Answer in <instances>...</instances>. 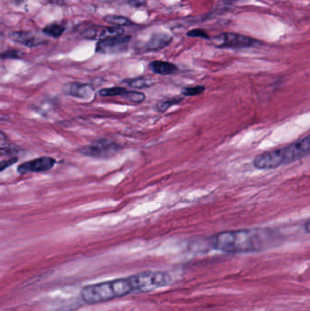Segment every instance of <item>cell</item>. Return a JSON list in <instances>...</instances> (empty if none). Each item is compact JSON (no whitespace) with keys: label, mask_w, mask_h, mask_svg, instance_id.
Segmentation results:
<instances>
[{"label":"cell","mask_w":310,"mask_h":311,"mask_svg":"<svg viewBox=\"0 0 310 311\" xmlns=\"http://www.w3.org/2000/svg\"><path fill=\"white\" fill-rule=\"evenodd\" d=\"M281 238L274 229L255 228L219 232L208 238V243L214 250L225 253H251L270 249Z\"/></svg>","instance_id":"6da1fadb"},{"label":"cell","mask_w":310,"mask_h":311,"mask_svg":"<svg viewBox=\"0 0 310 311\" xmlns=\"http://www.w3.org/2000/svg\"><path fill=\"white\" fill-rule=\"evenodd\" d=\"M310 156V134L285 147L272 149L257 156L253 167L259 170H270Z\"/></svg>","instance_id":"7a4b0ae2"},{"label":"cell","mask_w":310,"mask_h":311,"mask_svg":"<svg viewBox=\"0 0 310 311\" xmlns=\"http://www.w3.org/2000/svg\"><path fill=\"white\" fill-rule=\"evenodd\" d=\"M135 293L129 277L97 283L82 288L80 297L87 305L107 302Z\"/></svg>","instance_id":"3957f363"},{"label":"cell","mask_w":310,"mask_h":311,"mask_svg":"<svg viewBox=\"0 0 310 311\" xmlns=\"http://www.w3.org/2000/svg\"><path fill=\"white\" fill-rule=\"evenodd\" d=\"M135 292H150L170 285L172 278L165 271L147 270L129 276Z\"/></svg>","instance_id":"277c9868"},{"label":"cell","mask_w":310,"mask_h":311,"mask_svg":"<svg viewBox=\"0 0 310 311\" xmlns=\"http://www.w3.org/2000/svg\"><path fill=\"white\" fill-rule=\"evenodd\" d=\"M122 147L119 146V144L111 141L109 139H98L93 143L81 147L78 151L82 155L95 158V159H100V160H108L117 155Z\"/></svg>","instance_id":"5b68a950"},{"label":"cell","mask_w":310,"mask_h":311,"mask_svg":"<svg viewBox=\"0 0 310 311\" xmlns=\"http://www.w3.org/2000/svg\"><path fill=\"white\" fill-rule=\"evenodd\" d=\"M214 44L218 48H247L257 43V41L237 33H222L213 39Z\"/></svg>","instance_id":"8992f818"},{"label":"cell","mask_w":310,"mask_h":311,"mask_svg":"<svg viewBox=\"0 0 310 311\" xmlns=\"http://www.w3.org/2000/svg\"><path fill=\"white\" fill-rule=\"evenodd\" d=\"M130 40V36L107 37L98 42L96 47V51L101 54L119 53L127 49Z\"/></svg>","instance_id":"52a82bcc"},{"label":"cell","mask_w":310,"mask_h":311,"mask_svg":"<svg viewBox=\"0 0 310 311\" xmlns=\"http://www.w3.org/2000/svg\"><path fill=\"white\" fill-rule=\"evenodd\" d=\"M125 30L120 27H103L98 25L90 26L82 32V37L91 40H103L105 38L117 36H122Z\"/></svg>","instance_id":"ba28073f"},{"label":"cell","mask_w":310,"mask_h":311,"mask_svg":"<svg viewBox=\"0 0 310 311\" xmlns=\"http://www.w3.org/2000/svg\"><path fill=\"white\" fill-rule=\"evenodd\" d=\"M56 164V160L51 157H39L35 160L25 161L24 163L20 164L17 168V172L19 174H27V173H41V172L49 171L54 168Z\"/></svg>","instance_id":"9c48e42d"},{"label":"cell","mask_w":310,"mask_h":311,"mask_svg":"<svg viewBox=\"0 0 310 311\" xmlns=\"http://www.w3.org/2000/svg\"><path fill=\"white\" fill-rule=\"evenodd\" d=\"M98 94L101 97H122L123 98L127 99L128 101L135 104L143 102L146 99V96L142 92L139 91H129L124 87L116 86V87H110V88H103L99 90Z\"/></svg>","instance_id":"30bf717a"},{"label":"cell","mask_w":310,"mask_h":311,"mask_svg":"<svg viewBox=\"0 0 310 311\" xmlns=\"http://www.w3.org/2000/svg\"><path fill=\"white\" fill-rule=\"evenodd\" d=\"M67 94L72 96L73 98H79L87 100L93 97L95 90L93 86L90 84H83V83H70L67 86L65 90Z\"/></svg>","instance_id":"8fae6325"},{"label":"cell","mask_w":310,"mask_h":311,"mask_svg":"<svg viewBox=\"0 0 310 311\" xmlns=\"http://www.w3.org/2000/svg\"><path fill=\"white\" fill-rule=\"evenodd\" d=\"M9 38L14 42H16L21 45L26 46L28 48H33L42 44L44 40L40 37H37L29 31H16L9 35Z\"/></svg>","instance_id":"7c38bea8"},{"label":"cell","mask_w":310,"mask_h":311,"mask_svg":"<svg viewBox=\"0 0 310 311\" xmlns=\"http://www.w3.org/2000/svg\"><path fill=\"white\" fill-rule=\"evenodd\" d=\"M172 37L167 34H156L147 41L145 49L149 51L163 49L171 42Z\"/></svg>","instance_id":"4fadbf2b"},{"label":"cell","mask_w":310,"mask_h":311,"mask_svg":"<svg viewBox=\"0 0 310 311\" xmlns=\"http://www.w3.org/2000/svg\"><path fill=\"white\" fill-rule=\"evenodd\" d=\"M149 69L156 74L167 76V75H173L178 72V66L175 64H172L170 62L166 61H153L149 64Z\"/></svg>","instance_id":"5bb4252c"},{"label":"cell","mask_w":310,"mask_h":311,"mask_svg":"<svg viewBox=\"0 0 310 311\" xmlns=\"http://www.w3.org/2000/svg\"><path fill=\"white\" fill-rule=\"evenodd\" d=\"M125 83L127 84L128 86H131L132 88H135V90L147 88V87H150L153 85H155V82L153 81L152 79L143 78V77L128 79L127 81H125Z\"/></svg>","instance_id":"9a60e30c"},{"label":"cell","mask_w":310,"mask_h":311,"mask_svg":"<svg viewBox=\"0 0 310 311\" xmlns=\"http://www.w3.org/2000/svg\"><path fill=\"white\" fill-rule=\"evenodd\" d=\"M65 26L58 23H51V24L47 25L45 28L43 29V32L47 36L54 37V38H58L61 37L63 33L65 32Z\"/></svg>","instance_id":"2e32d148"},{"label":"cell","mask_w":310,"mask_h":311,"mask_svg":"<svg viewBox=\"0 0 310 311\" xmlns=\"http://www.w3.org/2000/svg\"><path fill=\"white\" fill-rule=\"evenodd\" d=\"M104 20L109 23V24L115 25L117 27H127V26H131L133 25L132 21L127 18L126 16H115V15H110L107 16L104 18Z\"/></svg>","instance_id":"e0dca14e"},{"label":"cell","mask_w":310,"mask_h":311,"mask_svg":"<svg viewBox=\"0 0 310 311\" xmlns=\"http://www.w3.org/2000/svg\"><path fill=\"white\" fill-rule=\"evenodd\" d=\"M183 100V98H170L165 99L163 101H160L157 105V109L159 112H165L168 110L170 107L180 104Z\"/></svg>","instance_id":"ac0fdd59"},{"label":"cell","mask_w":310,"mask_h":311,"mask_svg":"<svg viewBox=\"0 0 310 311\" xmlns=\"http://www.w3.org/2000/svg\"><path fill=\"white\" fill-rule=\"evenodd\" d=\"M205 91V87L203 86H188L182 90V94L188 97H193L197 95L202 94Z\"/></svg>","instance_id":"d6986e66"},{"label":"cell","mask_w":310,"mask_h":311,"mask_svg":"<svg viewBox=\"0 0 310 311\" xmlns=\"http://www.w3.org/2000/svg\"><path fill=\"white\" fill-rule=\"evenodd\" d=\"M22 57V53L16 49L7 50L1 54L2 59H19Z\"/></svg>","instance_id":"ffe728a7"},{"label":"cell","mask_w":310,"mask_h":311,"mask_svg":"<svg viewBox=\"0 0 310 311\" xmlns=\"http://www.w3.org/2000/svg\"><path fill=\"white\" fill-rule=\"evenodd\" d=\"M187 35L188 37H200V38H203V39H209L208 34L203 29H192L190 31H188Z\"/></svg>","instance_id":"44dd1931"},{"label":"cell","mask_w":310,"mask_h":311,"mask_svg":"<svg viewBox=\"0 0 310 311\" xmlns=\"http://www.w3.org/2000/svg\"><path fill=\"white\" fill-rule=\"evenodd\" d=\"M17 160H18V159L16 157H12L8 160H2L0 162V171H4L5 169L8 167H10V166H12L13 164L17 162Z\"/></svg>","instance_id":"7402d4cb"},{"label":"cell","mask_w":310,"mask_h":311,"mask_svg":"<svg viewBox=\"0 0 310 311\" xmlns=\"http://www.w3.org/2000/svg\"><path fill=\"white\" fill-rule=\"evenodd\" d=\"M147 0H128V3L133 7H141L147 3Z\"/></svg>","instance_id":"603a6c76"},{"label":"cell","mask_w":310,"mask_h":311,"mask_svg":"<svg viewBox=\"0 0 310 311\" xmlns=\"http://www.w3.org/2000/svg\"><path fill=\"white\" fill-rule=\"evenodd\" d=\"M304 228H305V231H306V233L310 234V219L306 221V223H305V226H304Z\"/></svg>","instance_id":"cb8c5ba5"},{"label":"cell","mask_w":310,"mask_h":311,"mask_svg":"<svg viewBox=\"0 0 310 311\" xmlns=\"http://www.w3.org/2000/svg\"><path fill=\"white\" fill-rule=\"evenodd\" d=\"M225 3H227V4H233V3H235V2H237V0H224Z\"/></svg>","instance_id":"d4e9b609"}]
</instances>
